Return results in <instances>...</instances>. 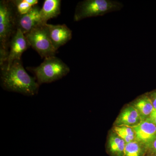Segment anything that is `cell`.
Segmentation results:
<instances>
[{
    "label": "cell",
    "instance_id": "5bb4252c",
    "mask_svg": "<svg viewBox=\"0 0 156 156\" xmlns=\"http://www.w3.org/2000/svg\"><path fill=\"white\" fill-rule=\"evenodd\" d=\"M147 152L144 147L134 140L126 144L124 156H145Z\"/></svg>",
    "mask_w": 156,
    "mask_h": 156
},
{
    "label": "cell",
    "instance_id": "3957f363",
    "mask_svg": "<svg viewBox=\"0 0 156 156\" xmlns=\"http://www.w3.org/2000/svg\"><path fill=\"white\" fill-rule=\"evenodd\" d=\"M123 7L122 3L114 0H84L78 3L74 20L79 21L89 17L102 16L120 11Z\"/></svg>",
    "mask_w": 156,
    "mask_h": 156
},
{
    "label": "cell",
    "instance_id": "30bf717a",
    "mask_svg": "<svg viewBox=\"0 0 156 156\" xmlns=\"http://www.w3.org/2000/svg\"><path fill=\"white\" fill-rule=\"evenodd\" d=\"M136 109L132 105L124 108L117 119L116 126L132 127L137 126L142 122Z\"/></svg>",
    "mask_w": 156,
    "mask_h": 156
},
{
    "label": "cell",
    "instance_id": "8fae6325",
    "mask_svg": "<svg viewBox=\"0 0 156 156\" xmlns=\"http://www.w3.org/2000/svg\"><path fill=\"white\" fill-rule=\"evenodd\" d=\"M61 1L45 0L40 12L41 23L46 24L49 20L57 17L61 13Z\"/></svg>",
    "mask_w": 156,
    "mask_h": 156
},
{
    "label": "cell",
    "instance_id": "4fadbf2b",
    "mask_svg": "<svg viewBox=\"0 0 156 156\" xmlns=\"http://www.w3.org/2000/svg\"><path fill=\"white\" fill-rule=\"evenodd\" d=\"M126 142L115 133L109 136L108 151L111 156H124Z\"/></svg>",
    "mask_w": 156,
    "mask_h": 156
},
{
    "label": "cell",
    "instance_id": "d6986e66",
    "mask_svg": "<svg viewBox=\"0 0 156 156\" xmlns=\"http://www.w3.org/2000/svg\"><path fill=\"white\" fill-rule=\"evenodd\" d=\"M146 120L153 123L156 126V110H154L151 114Z\"/></svg>",
    "mask_w": 156,
    "mask_h": 156
},
{
    "label": "cell",
    "instance_id": "ac0fdd59",
    "mask_svg": "<svg viewBox=\"0 0 156 156\" xmlns=\"http://www.w3.org/2000/svg\"><path fill=\"white\" fill-rule=\"evenodd\" d=\"M147 153L156 154V138L148 147Z\"/></svg>",
    "mask_w": 156,
    "mask_h": 156
},
{
    "label": "cell",
    "instance_id": "9a60e30c",
    "mask_svg": "<svg viewBox=\"0 0 156 156\" xmlns=\"http://www.w3.org/2000/svg\"><path fill=\"white\" fill-rule=\"evenodd\" d=\"M114 132L125 140L126 143L134 141L135 139V133L133 128L126 126H116Z\"/></svg>",
    "mask_w": 156,
    "mask_h": 156
},
{
    "label": "cell",
    "instance_id": "e0dca14e",
    "mask_svg": "<svg viewBox=\"0 0 156 156\" xmlns=\"http://www.w3.org/2000/svg\"><path fill=\"white\" fill-rule=\"evenodd\" d=\"M147 93L151 100L154 109V110H156V89Z\"/></svg>",
    "mask_w": 156,
    "mask_h": 156
},
{
    "label": "cell",
    "instance_id": "5b68a950",
    "mask_svg": "<svg viewBox=\"0 0 156 156\" xmlns=\"http://www.w3.org/2000/svg\"><path fill=\"white\" fill-rule=\"evenodd\" d=\"M30 47L41 58L55 56L56 52L51 41L45 24H39L25 35Z\"/></svg>",
    "mask_w": 156,
    "mask_h": 156
},
{
    "label": "cell",
    "instance_id": "8992f818",
    "mask_svg": "<svg viewBox=\"0 0 156 156\" xmlns=\"http://www.w3.org/2000/svg\"><path fill=\"white\" fill-rule=\"evenodd\" d=\"M30 47L25 35L17 29L11 39L7 62L3 66L9 68L15 60H21L23 53Z\"/></svg>",
    "mask_w": 156,
    "mask_h": 156
},
{
    "label": "cell",
    "instance_id": "ba28073f",
    "mask_svg": "<svg viewBox=\"0 0 156 156\" xmlns=\"http://www.w3.org/2000/svg\"><path fill=\"white\" fill-rule=\"evenodd\" d=\"M135 133V140L142 144L147 151L156 138V126L147 120L132 127Z\"/></svg>",
    "mask_w": 156,
    "mask_h": 156
},
{
    "label": "cell",
    "instance_id": "7a4b0ae2",
    "mask_svg": "<svg viewBox=\"0 0 156 156\" xmlns=\"http://www.w3.org/2000/svg\"><path fill=\"white\" fill-rule=\"evenodd\" d=\"M17 13L12 1L0 2V66L6 63L10 42L16 30Z\"/></svg>",
    "mask_w": 156,
    "mask_h": 156
},
{
    "label": "cell",
    "instance_id": "2e32d148",
    "mask_svg": "<svg viewBox=\"0 0 156 156\" xmlns=\"http://www.w3.org/2000/svg\"><path fill=\"white\" fill-rule=\"evenodd\" d=\"M18 15H23L28 13L33 7L29 5L26 0L12 1Z\"/></svg>",
    "mask_w": 156,
    "mask_h": 156
},
{
    "label": "cell",
    "instance_id": "44dd1931",
    "mask_svg": "<svg viewBox=\"0 0 156 156\" xmlns=\"http://www.w3.org/2000/svg\"><path fill=\"white\" fill-rule=\"evenodd\" d=\"M145 156H156V154L147 153Z\"/></svg>",
    "mask_w": 156,
    "mask_h": 156
},
{
    "label": "cell",
    "instance_id": "277c9868",
    "mask_svg": "<svg viewBox=\"0 0 156 156\" xmlns=\"http://www.w3.org/2000/svg\"><path fill=\"white\" fill-rule=\"evenodd\" d=\"M33 73L39 85L49 83L62 79L70 72L69 67L60 58L55 56L44 58L36 67H27Z\"/></svg>",
    "mask_w": 156,
    "mask_h": 156
},
{
    "label": "cell",
    "instance_id": "7c38bea8",
    "mask_svg": "<svg viewBox=\"0 0 156 156\" xmlns=\"http://www.w3.org/2000/svg\"><path fill=\"white\" fill-rule=\"evenodd\" d=\"M132 105L138 112L142 121L147 119L154 110L151 100L147 93L138 97L134 101Z\"/></svg>",
    "mask_w": 156,
    "mask_h": 156
},
{
    "label": "cell",
    "instance_id": "ffe728a7",
    "mask_svg": "<svg viewBox=\"0 0 156 156\" xmlns=\"http://www.w3.org/2000/svg\"><path fill=\"white\" fill-rule=\"evenodd\" d=\"M26 1L32 7L36 5L38 3V1L37 0H26Z\"/></svg>",
    "mask_w": 156,
    "mask_h": 156
},
{
    "label": "cell",
    "instance_id": "52a82bcc",
    "mask_svg": "<svg viewBox=\"0 0 156 156\" xmlns=\"http://www.w3.org/2000/svg\"><path fill=\"white\" fill-rule=\"evenodd\" d=\"M45 25L52 44L56 50L72 38V31L66 24L53 25L46 23Z\"/></svg>",
    "mask_w": 156,
    "mask_h": 156
},
{
    "label": "cell",
    "instance_id": "9c48e42d",
    "mask_svg": "<svg viewBox=\"0 0 156 156\" xmlns=\"http://www.w3.org/2000/svg\"><path fill=\"white\" fill-rule=\"evenodd\" d=\"M41 9L37 5L34 6L28 13L23 15L17 14L16 19V28L20 30L25 35L34 27L41 24L40 12Z\"/></svg>",
    "mask_w": 156,
    "mask_h": 156
},
{
    "label": "cell",
    "instance_id": "6da1fadb",
    "mask_svg": "<svg viewBox=\"0 0 156 156\" xmlns=\"http://www.w3.org/2000/svg\"><path fill=\"white\" fill-rule=\"evenodd\" d=\"M1 83L7 91L28 96L37 95L40 86L36 78L27 72L21 60H15L9 68L1 66Z\"/></svg>",
    "mask_w": 156,
    "mask_h": 156
}]
</instances>
